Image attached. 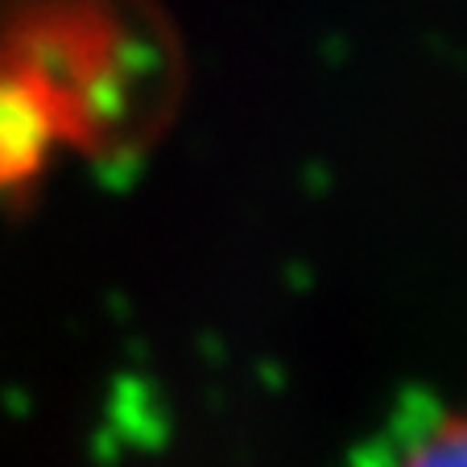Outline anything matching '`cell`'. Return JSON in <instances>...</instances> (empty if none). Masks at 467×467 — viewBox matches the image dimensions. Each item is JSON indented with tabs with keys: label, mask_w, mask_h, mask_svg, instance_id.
<instances>
[{
	"label": "cell",
	"mask_w": 467,
	"mask_h": 467,
	"mask_svg": "<svg viewBox=\"0 0 467 467\" xmlns=\"http://www.w3.org/2000/svg\"><path fill=\"white\" fill-rule=\"evenodd\" d=\"M401 467H467V410L434 422L431 431L410 447Z\"/></svg>",
	"instance_id": "6da1fadb"
}]
</instances>
